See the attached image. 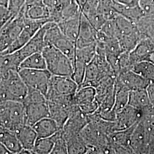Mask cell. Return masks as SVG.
I'll list each match as a JSON object with an SVG mask.
<instances>
[{
	"label": "cell",
	"instance_id": "6da1fadb",
	"mask_svg": "<svg viewBox=\"0 0 154 154\" xmlns=\"http://www.w3.org/2000/svg\"><path fill=\"white\" fill-rule=\"evenodd\" d=\"M28 91V86L18 71L0 73V102L11 100L23 103Z\"/></svg>",
	"mask_w": 154,
	"mask_h": 154
},
{
	"label": "cell",
	"instance_id": "7a4b0ae2",
	"mask_svg": "<svg viewBox=\"0 0 154 154\" xmlns=\"http://www.w3.org/2000/svg\"><path fill=\"white\" fill-rule=\"evenodd\" d=\"M41 53L44 57L47 70L52 75L72 77L74 63L67 56L53 45L45 46Z\"/></svg>",
	"mask_w": 154,
	"mask_h": 154
},
{
	"label": "cell",
	"instance_id": "3957f363",
	"mask_svg": "<svg viewBox=\"0 0 154 154\" xmlns=\"http://www.w3.org/2000/svg\"><path fill=\"white\" fill-rule=\"evenodd\" d=\"M26 125L23 103L17 101L0 102V126L15 131Z\"/></svg>",
	"mask_w": 154,
	"mask_h": 154
},
{
	"label": "cell",
	"instance_id": "277c9868",
	"mask_svg": "<svg viewBox=\"0 0 154 154\" xmlns=\"http://www.w3.org/2000/svg\"><path fill=\"white\" fill-rule=\"evenodd\" d=\"M24 7L16 17L9 20L0 30V53L8 49L21 32L25 20Z\"/></svg>",
	"mask_w": 154,
	"mask_h": 154
},
{
	"label": "cell",
	"instance_id": "5b68a950",
	"mask_svg": "<svg viewBox=\"0 0 154 154\" xmlns=\"http://www.w3.org/2000/svg\"><path fill=\"white\" fill-rule=\"evenodd\" d=\"M18 73L28 88L37 90L46 97L52 74L47 69H20Z\"/></svg>",
	"mask_w": 154,
	"mask_h": 154
},
{
	"label": "cell",
	"instance_id": "8992f818",
	"mask_svg": "<svg viewBox=\"0 0 154 154\" xmlns=\"http://www.w3.org/2000/svg\"><path fill=\"white\" fill-rule=\"evenodd\" d=\"M78 88L72 77L52 75L46 97L48 100L57 97L74 96Z\"/></svg>",
	"mask_w": 154,
	"mask_h": 154
},
{
	"label": "cell",
	"instance_id": "52a82bcc",
	"mask_svg": "<svg viewBox=\"0 0 154 154\" xmlns=\"http://www.w3.org/2000/svg\"><path fill=\"white\" fill-rule=\"evenodd\" d=\"M51 21L49 19L33 20L25 18V23L21 32L11 46L1 54L11 53L20 49L33 38L39 30L46 23ZM52 22V21H51Z\"/></svg>",
	"mask_w": 154,
	"mask_h": 154
},
{
	"label": "cell",
	"instance_id": "ba28073f",
	"mask_svg": "<svg viewBox=\"0 0 154 154\" xmlns=\"http://www.w3.org/2000/svg\"><path fill=\"white\" fill-rule=\"evenodd\" d=\"M89 122L88 116L84 114L77 106L62 128L66 141L78 135Z\"/></svg>",
	"mask_w": 154,
	"mask_h": 154
},
{
	"label": "cell",
	"instance_id": "9c48e42d",
	"mask_svg": "<svg viewBox=\"0 0 154 154\" xmlns=\"http://www.w3.org/2000/svg\"><path fill=\"white\" fill-rule=\"evenodd\" d=\"M47 29V23L35 34L27 44L21 48L14 51L21 63L26 58L36 53H41L46 45L45 34Z\"/></svg>",
	"mask_w": 154,
	"mask_h": 154
},
{
	"label": "cell",
	"instance_id": "30bf717a",
	"mask_svg": "<svg viewBox=\"0 0 154 154\" xmlns=\"http://www.w3.org/2000/svg\"><path fill=\"white\" fill-rule=\"evenodd\" d=\"M143 116V112L127 105L123 109L116 113L114 121L116 131L126 130L133 126L142 120Z\"/></svg>",
	"mask_w": 154,
	"mask_h": 154
},
{
	"label": "cell",
	"instance_id": "8fae6325",
	"mask_svg": "<svg viewBox=\"0 0 154 154\" xmlns=\"http://www.w3.org/2000/svg\"><path fill=\"white\" fill-rule=\"evenodd\" d=\"M149 83L147 80L131 70L119 72L115 81L116 85L124 87L130 91L146 88Z\"/></svg>",
	"mask_w": 154,
	"mask_h": 154
},
{
	"label": "cell",
	"instance_id": "7c38bea8",
	"mask_svg": "<svg viewBox=\"0 0 154 154\" xmlns=\"http://www.w3.org/2000/svg\"><path fill=\"white\" fill-rule=\"evenodd\" d=\"M133 154H149V135L143 121L135 126L130 137Z\"/></svg>",
	"mask_w": 154,
	"mask_h": 154
},
{
	"label": "cell",
	"instance_id": "4fadbf2b",
	"mask_svg": "<svg viewBox=\"0 0 154 154\" xmlns=\"http://www.w3.org/2000/svg\"><path fill=\"white\" fill-rule=\"evenodd\" d=\"M98 32L81 11L80 26L75 43L77 48H82L96 43Z\"/></svg>",
	"mask_w": 154,
	"mask_h": 154
},
{
	"label": "cell",
	"instance_id": "5bb4252c",
	"mask_svg": "<svg viewBox=\"0 0 154 154\" xmlns=\"http://www.w3.org/2000/svg\"><path fill=\"white\" fill-rule=\"evenodd\" d=\"M25 109L26 125L33 126L39 120L50 117L48 101L24 105Z\"/></svg>",
	"mask_w": 154,
	"mask_h": 154
},
{
	"label": "cell",
	"instance_id": "9a60e30c",
	"mask_svg": "<svg viewBox=\"0 0 154 154\" xmlns=\"http://www.w3.org/2000/svg\"><path fill=\"white\" fill-rule=\"evenodd\" d=\"M48 105L50 117L55 120L62 128L72 111L78 106L76 104H67L54 101H48Z\"/></svg>",
	"mask_w": 154,
	"mask_h": 154
},
{
	"label": "cell",
	"instance_id": "2e32d148",
	"mask_svg": "<svg viewBox=\"0 0 154 154\" xmlns=\"http://www.w3.org/2000/svg\"><path fill=\"white\" fill-rule=\"evenodd\" d=\"M154 53V41L147 38L142 39L136 47L130 53L132 66L142 61H148L149 57Z\"/></svg>",
	"mask_w": 154,
	"mask_h": 154
},
{
	"label": "cell",
	"instance_id": "e0dca14e",
	"mask_svg": "<svg viewBox=\"0 0 154 154\" xmlns=\"http://www.w3.org/2000/svg\"><path fill=\"white\" fill-rule=\"evenodd\" d=\"M128 105L141 111L143 113L154 109L149 98L146 88L130 91Z\"/></svg>",
	"mask_w": 154,
	"mask_h": 154
},
{
	"label": "cell",
	"instance_id": "ac0fdd59",
	"mask_svg": "<svg viewBox=\"0 0 154 154\" xmlns=\"http://www.w3.org/2000/svg\"><path fill=\"white\" fill-rule=\"evenodd\" d=\"M32 127L37 133L38 138L51 137L62 129L57 122L50 117L39 120Z\"/></svg>",
	"mask_w": 154,
	"mask_h": 154
},
{
	"label": "cell",
	"instance_id": "d6986e66",
	"mask_svg": "<svg viewBox=\"0 0 154 154\" xmlns=\"http://www.w3.org/2000/svg\"><path fill=\"white\" fill-rule=\"evenodd\" d=\"M15 133L22 149L29 150L33 154V149L38 137L33 127L24 125L18 128Z\"/></svg>",
	"mask_w": 154,
	"mask_h": 154
},
{
	"label": "cell",
	"instance_id": "ffe728a7",
	"mask_svg": "<svg viewBox=\"0 0 154 154\" xmlns=\"http://www.w3.org/2000/svg\"><path fill=\"white\" fill-rule=\"evenodd\" d=\"M0 142L10 154H20L22 147L14 131L0 126Z\"/></svg>",
	"mask_w": 154,
	"mask_h": 154
},
{
	"label": "cell",
	"instance_id": "44dd1931",
	"mask_svg": "<svg viewBox=\"0 0 154 154\" xmlns=\"http://www.w3.org/2000/svg\"><path fill=\"white\" fill-rule=\"evenodd\" d=\"M81 15V13L76 16L63 20L57 23L61 29V32L66 37L75 43L79 33Z\"/></svg>",
	"mask_w": 154,
	"mask_h": 154
},
{
	"label": "cell",
	"instance_id": "7402d4cb",
	"mask_svg": "<svg viewBox=\"0 0 154 154\" xmlns=\"http://www.w3.org/2000/svg\"><path fill=\"white\" fill-rule=\"evenodd\" d=\"M52 45L55 46L56 48L60 50L62 53L67 56L73 62L74 65L75 53L77 50L75 42L66 37L63 33H62L56 39Z\"/></svg>",
	"mask_w": 154,
	"mask_h": 154
},
{
	"label": "cell",
	"instance_id": "603a6c76",
	"mask_svg": "<svg viewBox=\"0 0 154 154\" xmlns=\"http://www.w3.org/2000/svg\"><path fill=\"white\" fill-rule=\"evenodd\" d=\"M114 7L118 14L121 15L135 23L138 22L140 18L145 15L139 5L127 6L122 5L114 2Z\"/></svg>",
	"mask_w": 154,
	"mask_h": 154
},
{
	"label": "cell",
	"instance_id": "cb8c5ba5",
	"mask_svg": "<svg viewBox=\"0 0 154 154\" xmlns=\"http://www.w3.org/2000/svg\"><path fill=\"white\" fill-rule=\"evenodd\" d=\"M74 102L79 107L93 103L96 100V90L92 86L79 88L74 97Z\"/></svg>",
	"mask_w": 154,
	"mask_h": 154
},
{
	"label": "cell",
	"instance_id": "d4e9b609",
	"mask_svg": "<svg viewBox=\"0 0 154 154\" xmlns=\"http://www.w3.org/2000/svg\"><path fill=\"white\" fill-rule=\"evenodd\" d=\"M143 38V36L138 30L133 33L121 35L118 39L122 52L130 53Z\"/></svg>",
	"mask_w": 154,
	"mask_h": 154
},
{
	"label": "cell",
	"instance_id": "484cf974",
	"mask_svg": "<svg viewBox=\"0 0 154 154\" xmlns=\"http://www.w3.org/2000/svg\"><path fill=\"white\" fill-rule=\"evenodd\" d=\"M20 69L34 70L47 69L44 57L42 53H36L29 56L21 62L19 67V69Z\"/></svg>",
	"mask_w": 154,
	"mask_h": 154
},
{
	"label": "cell",
	"instance_id": "4316f807",
	"mask_svg": "<svg viewBox=\"0 0 154 154\" xmlns=\"http://www.w3.org/2000/svg\"><path fill=\"white\" fill-rule=\"evenodd\" d=\"M131 70L141 75L149 83L154 82V64L149 61H142L133 65Z\"/></svg>",
	"mask_w": 154,
	"mask_h": 154
},
{
	"label": "cell",
	"instance_id": "83f0119b",
	"mask_svg": "<svg viewBox=\"0 0 154 154\" xmlns=\"http://www.w3.org/2000/svg\"><path fill=\"white\" fill-rule=\"evenodd\" d=\"M97 42L82 48H77L75 61L81 62L86 65L93 60L96 54Z\"/></svg>",
	"mask_w": 154,
	"mask_h": 154
},
{
	"label": "cell",
	"instance_id": "f1b7e54d",
	"mask_svg": "<svg viewBox=\"0 0 154 154\" xmlns=\"http://www.w3.org/2000/svg\"><path fill=\"white\" fill-rule=\"evenodd\" d=\"M24 14L25 18L30 20H50L49 10L44 5L35 6L28 9L24 7Z\"/></svg>",
	"mask_w": 154,
	"mask_h": 154
},
{
	"label": "cell",
	"instance_id": "f546056e",
	"mask_svg": "<svg viewBox=\"0 0 154 154\" xmlns=\"http://www.w3.org/2000/svg\"><path fill=\"white\" fill-rule=\"evenodd\" d=\"M116 96L114 110L116 113L123 109L128 105L130 90L124 87L115 84Z\"/></svg>",
	"mask_w": 154,
	"mask_h": 154
},
{
	"label": "cell",
	"instance_id": "4dcf8cb0",
	"mask_svg": "<svg viewBox=\"0 0 154 154\" xmlns=\"http://www.w3.org/2000/svg\"><path fill=\"white\" fill-rule=\"evenodd\" d=\"M54 142L52 137L49 138H37L34 149L33 154H51Z\"/></svg>",
	"mask_w": 154,
	"mask_h": 154
},
{
	"label": "cell",
	"instance_id": "1f68e13d",
	"mask_svg": "<svg viewBox=\"0 0 154 154\" xmlns=\"http://www.w3.org/2000/svg\"><path fill=\"white\" fill-rule=\"evenodd\" d=\"M68 154H86L87 145L80 134L66 141Z\"/></svg>",
	"mask_w": 154,
	"mask_h": 154
},
{
	"label": "cell",
	"instance_id": "d6a6232c",
	"mask_svg": "<svg viewBox=\"0 0 154 154\" xmlns=\"http://www.w3.org/2000/svg\"><path fill=\"white\" fill-rule=\"evenodd\" d=\"M97 11L107 20L114 18L118 14L115 11L112 0H99Z\"/></svg>",
	"mask_w": 154,
	"mask_h": 154
},
{
	"label": "cell",
	"instance_id": "836d02e7",
	"mask_svg": "<svg viewBox=\"0 0 154 154\" xmlns=\"http://www.w3.org/2000/svg\"><path fill=\"white\" fill-rule=\"evenodd\" d=\"M52 138L54 140V144L51 154H68L67 144L66 139L63 137L62 130L61 129L58 132L55 133L52 136Z\"/></svg>",
	"mask_w": 154,
	"mask_h": 154
},
{
	"label": "cell",
	"instance_id": "e575fe53",
	"mask_svg": "<svg viewBox=\"0 0 154 154\" xmlns=\"http://www.w3.org/2000/svg\"><path fill=\"white\" fill-rule=\"evenodd\" d=\"M98 32L108 38H117L118 33L115 19L107 20Z\"/></svg>",
	"mask_w": 154,
	"mask_h": 154
},
{
	"label": "cell",
	"instance_id": "d590c367",
	"mask_svg": "<svg viewBox=\"0 0 154 154\" xmlns=\"http://www.w3.org/2000/svg\"><path fill=\"white\" fill-rule=\"evenodd\" d=\"M47 100L48 99L46 96L41 92L37 90L28 88V93L23 102V105H26L29 103L42 102Z\"/></svg>",
	"mask_w": 154,
	"mask_h": 154
},
{
	"label": "cell",
	"instance_id": "8d00e7d4",
	"mask_svg": "<svg viewBox=\"0 0 154 154\" xmlns=\"http://www.w3.org/2000/svg\"><path fill=\"white\" fill-rule=\"evenodd\" d=\"M87 66L88 65L77 61L74 62V72L72 75V78L78 84L79 88L81 86L83 82Z\"/></svg>",
	"mask_w": 154,
	"mask_h": 154
},
{
	"label": "cell",
	"instance_id": "74e56055",
	"mask_svg": "<svg viewBox=\"0 0 154 154\" xmlns=\"http://www.w3.org/2000/svg\"><path fill=\"white\" fill-rule=\"evenodd\" d=\"M85 16L88 18L89 22H90L94 28L98 31H99L107 21L105 17L99 13L97 11Z\"/></svg>",
	"mask_w": 154,
	"mask_h": 154
},
{
	"label": "cell",
	"instance_id": "f35d334b",
	"mask_svg": "<svg viewBox=\"0 0 154 154\" xmlns=\"http://www.w3.org/2000/svg\"><path fill=\"white\" fill-rule=\"evenodd\" d=\"M26 0H9L7 8L13 18L21 12L25 4Z\"/></svg>",
	"mask_w": 154,
	"mask_h": 154
},
{
	"label": "cell",
	"instance_id": "ab89813d",
	"mask_svg": "<svg viewBox=\"0 0 154 154\" xmlns=\"http://www.w3.org/2000/svg\"><path fill=\"white\" fill-rule=\"evenodd\" d=\"M128 52H122L119 57V65L120 72L131 70L132 65L130 61Z\"/></svg>",
	"mask_w": 154,
	"mask_h": 154
},
{
	"label": "cell",
	"instance_id": "60d3db41",
	"mask_svg": "<svg viewBox=\"0 0 154 154\" xmlns=\"http://www.w3.org/2000/svg\"><path fill=\"white\" fill-rule=\"evenodd\" d=\"M99 0H87L81 8V11L85 16H88L97 11Z\"/></svg>",
	"mask_w": 154,
	"mask_h": 154
},
{
	"label": "cell",
	"instance_id": "b9f144b4",
	"mask_svg": "<svg viewBox=\"0 0 154 154\" xmlns=\"http://www.w3.org/2000/svg\"><path fill=\"white\" fill-rule=\"evenodd\" d=\"M139 6L145 14H154V0H139Z\"/></svg>",
	"mask_w": 154,
	"mask_h": 154
},
{
	"label": "cell",
	"instance_id": "7bdbcfd3",
	"mask_svg": "<svg viewBox=\"0 0 154 154\" xmlns=\"http://www.w3.org/2000/svg\"><path fill=\"white\" fill-rule=\"evenodd\" d=\"M114 2L127 6L139 5V0H112Z\"/></svg>",
	"mask_w": 154,
	"mask_h": 154
},
{
	"label": "cell",
	"instance_id": "ee69618b",
	"mask_svg": "<svg viewBox=\"0 0 154 154\" xmlns=\"http://www.w3.org/2000/svg\"><path fill=\"white\" fill-rule=\"evenodd\" d=\"M146 90L151 103L154 108V82L150 83L146 88Z\"/></svg>",
	"mask_w": 154,
	"mask_h": 154
},
{
	"label": "cell",
	"instance_id": "f6af8a7d",
	"mask_svg": "<svg viewBox=\"0 0 154 154\" xmlns=\"http://www.w3.org/2000/svg\"><path fill=\"white\" fill-rule=\"evenodd\" d=\"M42 5H44L43 0H26L25 8L26 9H28L35 6Z\"/></svg>",
	"mask_w": 154,
	"mask_h": 154
},
{
	"label": "cell",
	"instance_id": "bcb514c9",
	"mask_svg": "<svg viewBox=\"0 0 154 154\" xmlns=\"http://www.w3.org/2000/svg\"><path fill=\"white\" fill-rule=\"evenodd\" d=\"M0 154H10L9 151L6 149L5 147L0 142Z\"/></svg>",
	"mask_w": 154,
	"mask_h": 154
},
{
	"label": "cell",
	"instance_id": "7dc6e473",
	"mask_svg": "<svg viewBox=\"0 0 154 154\" xmlns=\"http://www.w3.org/2000/svg\"><path fill=\"white\" fill-rule=\"evenodd\" d=\"M9 0H0V6H5L7 8Z\"/></svg>",
	"mask_w": 154,
	"mask_h": 154
}]
</instances>
